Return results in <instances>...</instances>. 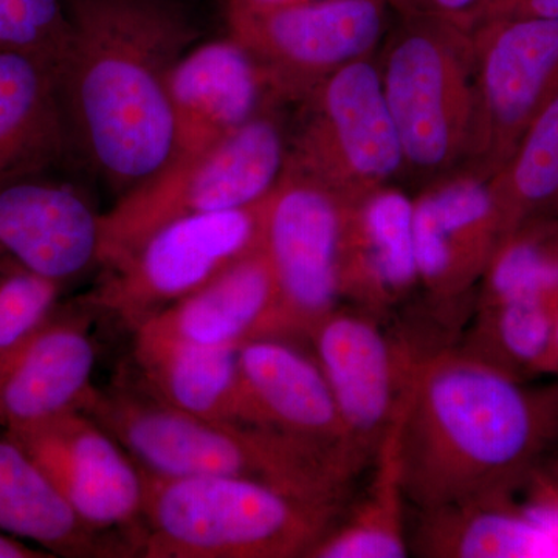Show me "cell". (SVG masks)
Masks as SVG:
<instances>
[{"label":"cell","mask_w":558,"mask_h":558,"mask_svg":"<svg viewBox=\"0 0 558 558\" xmlns=\"http://www.w3.org/2000/svg\"><path fill=\"white\" fill-rule=\"evenodd\" d=\"M410 553L428 558H558V545L515 494L421 510Z\"/></svg>","instance_id":"cell-23"},{"label":"cell","mask_w":558,"mask_h":558,"mask_svg":"<svg viewBox=\"0 0 558 558\" xmlns=\"http://www.w3.org/2000/svg\"><path fill=\"white\" fill-rule=\"evenodd\" d=\"M487 20L558 21V0H487L481 21Z\"/></svg>","instance_id":"cell-33"},{"label":"cell","mask_w":558,"mask_h":558,"mask_svg":"<svg viewBox=\"0 0 558 558\" xmlns=\"http://www.w3.org/2000/svg\"><path fill=\"white\" fill-rule=\"evenodd\" d=\"M286 163L281 130L264 116L208 148L178 154L102 213L98 264L113 266L172 220L258 204L277 185Z\"/></svg>","instance_id":"cell-5"},{"label":"cell","mask_w":558,"mask_h":558,"mask_svg":"<svg viewBox=\"0 0 558 558\" xmlns=\"http://www.w3.org/2000/svg\"><path fill=\"white\" fill-rule=\"evenodd\" d=\"M263 244L260 202L252 207L186 216L153 231L108 269L95 306L134 330L207 284Z\"/></svg>","instance_id":"cell-9"},{"label":"cell","mask_w":558,"mask_h":558,"mask_svg":"<svg viewBox=\"0 0 558 558\" xmlns=\"http://www.w3.org/2000/svg\"><path fill=\"white\" fill-rule=\"evenodd\" d=\"M58 84L70 145L124 194L175 157L168 75L193 33L165 0H65Z\"/></svg>","instance_id":"cell-2"},{"label":"cell","mask_w":558,"mask_h":558,"mask_svg":"<svg viewBox=\"0 0 558 558\" xmlns=\"http://www.w3.org/2000/svg\"><path fill=\"white\" fill-rule=\"evenodd\" d=\"M499 231L509 233L558 202V94L535 117L515 153L488 179Z\"/></svg>","instance_id":"cell-27"},{"label":"cell","mask_w":558,"mask_h":558,"mask_svg":"<svg viewBox=\"0 0 558 558\" xmlns=\"http://www.w3.org/2000/svg\"><path fill=\"white\" fill-rule=\"evenodd\" d=\"M275 306L274 271L259 247L196 292L143 322L134 329V340L241 347L267 336Z\"/></svg>","instance_id":"cell-20"},{"label":"cell","mask_w":558,"mask_h":558,"mask_svg":"<svg viewBox=\"0 0 558 558\" xmlns=\"http://www.w3.org/2000/svg\"><path fill=\"white\" fill-rule=\"evenodd\" d=\"M553 213H554V215H556V216H557V218H558V202H557L556 207H554Z\"/></svg>","instance_id":"cell-37"},{"label":"cell","mask_w":558,"mask_h":558,"mask_svg":"<svg viewBox=\"0 0 558 558\" xmlns=\"http://www.w3.org/2000/svg\"><path fill=\"white\" fill-rule=\"evenodd\" d=\"M288 170L359 202L403 167L402 145L371 58L351 62L312 90Z\"/></svg>","instance_id":"cell-8"},{"label":"cell","mask_w":558,"mask_h":558,"mask_svg":"<svg viewBox=\"0 0 558 558\" xmlns=\"http://www.w3.org/2000/svg\"><path fill=\"white\" fill-rule=\"evenodd\" d=\"M61 282L11 267L0 277V362L54 312Z\"/></svg>","instance_id":"cell-30"},{"label":"cell","mask_w":558,"mask_h":558,"mask_svg":"<svg viewBox=\"0 0 558 558\" xmlns=\"http://www.w3.org/2000/svg\"><path fill=\"white\" fill-rule=\"evenodd\" d=\"M472 39L473 119L464 161L488 180L558 94V21H481Z\"/></svg>","instance_id":"cell-11"},{"label":"cell","mask_w":558,"mask_h":558,"mask_svg":"<svg viewBox=\"0 0 558 558\" xmlns=\"http://www.w3.org/2000/svg\"><path fill=\"white\" fill-rule=\"evenodd\" d=\"M263 70L234 39L183 53L168 75L175 156L197 153L260 116Z\"/></svg>","instance_id":"cell-18"},{"label":"cell","mask_w":558,"mask_h":558,"mask_svg":"<svg viewBox=\"0 0 558 558\" xmlns=\"http://www.w3.org/2000/svg\"><path fill=\"white\" fill-rule=\"evenodd\" d=\"M9 433L84 524L105 535L120 531L135 554L145 472L108 429L75 410Z\"/></svg>","instance_id":"cell-13"},{"label":"cell","mask_w":558,"mask_h":558,"mask_svg":"<svg viewBox=\"0 0 558 558\" xmlns=\"http://www.w3.org/2000/svg\"><path fill=\"white\" fill-rule=\"evenodd\" d=\"M343 513L341 506L318 505L255 481L171 478L145 472L135 554L146 558H307Z\"/></svg>","instance_id":"cell-4"},{"label":"cell","mask_w":558,"mask_h":558,"mask_svg":"<svg viewBox=\"0 0 558 558\" xmlns=\"http://www.w3.org/2000/svg\"><path fill=\"white\" fill-rule=\"evenodd\" d=\"M529 519L548 532L558 545V461L546 458L535 465L515 492Z\"/></svg>","instance_id":"cell-31"},{"label":"cell","mask_w":558,"mask_h":558,"mask_svg":"<svg viewBox=\"0 0 558 558\" xmlns=\"http://www.w3.org/2000/svg\"><path fill=\"white\" fill-rule=\"evenodd\" d=\"M418 281L435 300L464 295L483 278L501 231L488 180L472 171L413 201Z\"/></svg>","instance_id":"cell-15"},{"label":"cell","mask_w":558,"mask_h":558,"mask_svg":"<svg viewBox=\"0 0 558 558\" xmlns=\"http://www.w3.org/2000/svg\"><path fill=\"white\" fill-rule=\"evenodd\" d=\"M0 532L53 557H120L130 549L78 519L35 459L0 429Z\"/></svg>","instance_id":"cell-22"},{"label":"cell","mask_w":558,"mask_h":558,"mask_svg":"<svg viewBox=\"0 0 558 558\" xmlns=\"http://www.w3.org/2000/svg\"><path fill=\"white\" fill-rule=\"evenodd\" d=\"M244 424L270 427L325 444L366 464L349 442L347 428L314 354L288 339L258 337L238 351Z\"/></svg>","instance_id":"cell-16"},{"label":"cell","mask_w":558,"mask_h":558,"mask_svg":"<svg viewBox=\"0 0 558 558\" xmlns=\"http://www.w3.org/2000/svg\"><path fill=\"white\" fill-rule=\"evenodd\" d=\"M417 286L413 199L381 186L349 211L340 256L341 300L384 317Z\"/></svg>","instance_id":"cell-19"},{"label":"cell","mask_w":558,"mask_h":558,"mask_svg":"<svg viewBox=\"0 0 558 558\" xmlns=\"http://www.w3.org/2000/svg\"><path fill=\"white\" fill-rule=\"evenodd\" d=\"M553 376H558V303L556 312V339H554V373Z\"/></svg>","instance_id":"cell-36"},{"label":"cell","mask_w":558,"mask_h":558,"mask_svg":"<svg viewBox=\"0 0 558 558\" xmlns=\"http://www.w3.org/2000/svg\"><path fill=\"white\" fill-rule=\"evenodd\" d=\"M95 360L86 322L53 312L0 362V427L16 432L83 410L95 389Z\"/></svg>","instance_id":"cell-17"},{"label":"cell","mask_w":558,"mask_h":558,"mask_svg":"<svg viewBox=\"0 0 558 558\" xmlns=\"http://www.w3.org/2000/svg\"><path fill=\"white\" fill-rule=\"evenodd\" d=\"M252 7L259 9H274V7L295 5V3L312 2V0H241Z\"/></svg>","instance_id":"cell-35"},{"label":"cell","mask_w":558,"mask_h":558,"mask_svg":"<svg viewBox=\"0 0 558 558\" xmlns=\"http://www.w3.org/2000/svg\"><path fill=\"white\" fill-rule=\"evenodd\" d=\"M229 25L270 92L306 100L337 70L369 58L387 25V0H312L274 9L230 0Z\"/></svg>","instance_id":"cell-10"},{"label":"cell","mask_w":558,"mask_h":558,"mask_svg":"<svg viewBox=\"0 0 558 558\" xmlns=\"http://www.w3.org/2000/svg\"><path fill=\"white\" fill-rule=\"evenodd\" d=\"M398 442L403 492L418 510L515 494L558 442V385L531 387L461 348L425 352Z\"/></svg>","instance_id":"cell-1"},{"label":"cell","mask_w":558,"mask_h":558,"mask_svg":"<svg viewBox=\"0 0 558 558\" xmlns=\"http://www.w3.org/2000/svg\"><path fill=\"white\" fill-rule=\"evenodd\" d=\"M101 215L73 186L28 175L0 185V263L58 282L98 264Z\"/></svg>","instance_id":"cell-14"},{"label":"cell","mask_w":558,"mask_h":558,"mask_svg":"<svg viewBox=\"0 0 558 558\" xmlns=\"http://www.w3.org/2000/svg\"><path fill=\"white\" fill-rule=\"evenodd\" d=\"M480 282L478 306L558 293L557 216H532L502 234Z\"/></svg>","instance_id":"cell-28"},{"label":"cell","mask_w":558,"mask_h":558,"mask_svg":"<svg viewBox=\"0 0 558 558\" xmlns=\"http://www.w3.org/2000/svg\"><path fill=\"white\" fill-rule=\"evenodd\" d=\"M473 70L470 28L435 17L402 16L379 72L405 167L439 174L465 160Z\"/></svg>","instance_id":"cell-6"},{"label":"cell","mask_w":558,"mask_h":558,"mask_svg":"<svg viewBox=\"0 0 558 558\" xmlns=\"http://www.w3.org/2000/svg\"><path fill=\"white\" fill-rule=\"evenodd\" d=\"M69 145L58 65L0 49V185L38 175Z\"/></svg>","instance_id":"cell-21"},{"label":"cell","mask_w":558,"mask_h":558,"mask_svg":"<svg viewBox=\"0 0 558 558\" xmlns=\"http://www.w3.org/2000/svg\"><path fill=\"white\" fill-rule=\"evenodd\" d=\"M354 204L288 168L260 201V247L277 286V306L266 337L307 339L340 306L341 244Z\"/></svg>","instance_id":"cell-7"},{"label":"cell","mask_w":558,"mask_h":558,"mask_svg":"<svg viewBox=\"0 0 558 558\" xmlns=\"http://www.w3.org/2000/svg\"><path fill=\"white\" fill-rule=\"evenodd\" d=\"M240 347H197L134 340L143 388L171 409L244 424Z\"/></svg>","instance_id":"cell-24"},{"label":"cell","mask_w":558,"mask_h":558,"mask_svg":"<svg viewBox=\"0 0 558 558\" xmlns=\"http://www.w3.org/2000/svg\"><path fill=\"white\" fill-rule=\"evenodd\" d=\"M400 16L435 17L473 31L480 24L487 0H387Z\"/></svg>","instance_id":"cell-32"},{"label":"cell","mask_w":558,"mask_h":558,"mask_svg":"<svg viewBox=\"0 0 558 558\" xmlns=\"http://www.w3.org/2000/svg\"><path fill=\"white\" fill-rule=\"evenodd\" d=\"M69 36L65 0H0V49L38 54L58 65Z\"/></svg>","instance_id":"cell-29"},{"label":"cell","mask_w":558,"mask_h":558,"mask_svg":"<svg viewBox=\"0 0 558 558\" xmlns=\"http://www.w3.org/2000/svg\"><path fill=\"white\" fill-rule=\"evenodd\" d=\"M402 411V410H400ZM400 416V413H399ZM399 416L374 457V480L307 558H403L410 554L399 459Z\"/></svg>","instance_id":"cell-25"},{"label":"cell","mask_w":558,"mask_h":558,"mask_svg":"<svg viewBox=\"0 0 558 558\" xmlns=\"http://www.w3.org/2000/svg\"><path fill=\"white\" fill-rule=\"evenodd\" d=\"M307 340L336 400L349 442L366 465L398 418L422 354L360 307H337Z\"/></svg>","instance_id":"cell-12"},{"label":"cell","mask_w":558,"mask_h":558,"mask_svg":"<svg viewBox=\"0 0 558 558\" xmlns=\"http://www.w3.org/2000/svg\"><path fill=\"white\" fill-rule=\"evenodd\" d=\"M81 411L153 475L255 481L318 505L347 508L363 470L325 444L281 429L191 416L130 388L95 387Z\"/></svg>","instance_id":"cell-3"},{"label":"cell","mask_w":558,"mask_h":558,"mask_svg":"<svg viewBox=\"0 0 558 558\" xmlns=\"http://www.w3.org/2000/svg\"><path fill=\"white\" fill-rule=\"evenodd\" d=\"M53 557L44 549H35L20 538L0 532V558H47Z\"/></svg>","instance_id":"cell-34"},{"label":"cell","mask_w":558,"mask_h":558,"mask_svg":"<svg viewBox=\"0 0 558 558\" xmlns=\"http://www.w3.org/2000/svg\"><path fill=\"white\" fill-rule=\"evenodd\" d=\"M558 293L478 306L462 351L513 379L554 373Z\"/></svg>","instance_id":"cell-26"}]
</instances>
